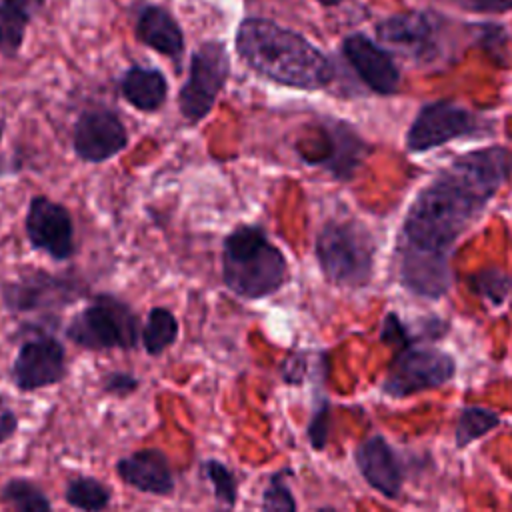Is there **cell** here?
I'll use <instances>...</instances> for the list:
<instances>
[{
  "instance_id": "6da1fadb",
  "label": "cell",
  "mask_w": 512,
  "mask_h": 512,
  "mask_svg": "<svg viewBox=\"0 0 512 512\" xmlns=\"http://www.w3.org/2000/svg\"><path fill=\"white\" fill-rule=\"evenodd\" d=\"M510 174L512 150L504 146H486L458 156L416 194L398 246L448 256Z\"/></svg>"
},
{
  "instance_id": "7a4b0ae2",
  "label": "cell",
  "mask_w": 512,
  "mask_h": 512,
  "mask_svg": "<svg viewBox=\"0 0 512 512\" xmlns=\"http://www.w3.org/2000/svg\"><path fill=\"white\" fill-rule=\"evenodd\" d=\"M234 48L248 68L282 86L320 90L334 80V66L322 50L268 18H244Z\"/></svg>"
},
{
  "instance_id": "3957f363",
  "label": "cell",
  "mask_w": 512,
  "mask_h": 512,
  "mask_svg": "<svg viewBox=\"0 0 512 512\" xmlns=\"http://www.w3.org/2000/svg\"><path fill=\"white\" fill-rule=\"evenodd\" d=\"M288 278L282 250L270 242L264 228L236 226L222 242L224 286L244 300H262L276 294Z\"/></svg>"
},
{
  "instance_id": "277c9868",
  "label": "cell",
  "mask_w": 512,
  "mask_h": 512,
  "mask_svg": "<svg viewBox=\"0 0 512 512\" xmlns=\"http://www.w3.org/2000/svg\"><path fill=\"white\" fill-rule=\"evenodd\" d=\"M324 278L340 288H362L372 280L376 242L356 218L328 220L314 244Z\"/></svg>"
},
{
  "instance_id": "5b68a950",
  "label": "cell",
  "mask_w": 512,
  "mask_h": 512,
  "mask_svg": "<svg viewBox=\"0 0 512 512\" xmlns=\"http://www.w3.org/2000/svg\"><path fill=\"white\" fill-rule=\"evenodd\" d=\"M140 332V318L126 300L114 294H96L72 316L64 336L90 352H128L140 344Z\"/></svg>"
},
{
  "instance_id": "8992f818",
  "label": "cell",
  "mask_w": 512,
  "mask_h": 512,
  "mask_svg": "<svg viewBox=\"0 0 512 512\" xmlns=\"http://www.w3.org/2000/svg\"><path fill=\"white\" fill-rule=\"evenodd\" d=\"M448 20L432 10H408L392 14L376 24L382 44L420 66H432L446 54Z\"/></svg>"
},
{
  "instance_id": "52a82bcc",
  "label": "cell",
  "mask_w": 512,
  "mask_h": 512,
  "mask_svg": "<svg viewBox=\"0 0 512 512\" xmlns=\"http://www.w3.org/2000/svg\"><path fill=\"white\" fill-rule=\"evenodd\" d=\"M230 76V56L222 40H206L190 56L188 80L178 92V110L188 124L204 120Z\"/></svg>"
},
{
  "instance_id": "ba28073f",
  "label": "cell",
  "mask_w": 512,
  "mask_h": 512,
  "mask_svg": "<svg viewBox=\"0 0 512 512\" xmlns=\"http://www.w3.org/2000/svg\"><path fill=\"white\" fill-rule=\"evenodd\" d=\"M456 374V360L432 346L400 348L380 384L388 398H408L448 384Z\"/></svg>"
},
{
  "instance_id": "9c48e42d",
  "label": "cell",
  "mask_w": 512,
  "mask_h": 512,
  "mask_svg": "<svg viewBox=\"0 0 512 512\" xmlns=\"http://www.w3.org/2000/svg\"><path fill=\"white\" fill-rule=\"evenodd\" d=\"M2 302L12 314L60 310L86 294V286L74 276L50 274L26 268L16 278L2 282Z\"/></svg>"
},
{
  "instance_id": "30bf717a",
  "label": "cell",
  "mask_w": 512,
  "mask_h": 512,
  "mask_svg": "<svg viewBox=\"0 0 512 512\" xmlns=\"http://www.w3.org/2000/svg\"><path fill=\"white\" fill-rule=\"evenodd\" d=\"M8 374L18 392L56 386L68 376L66 348L56 336L34 332L20 342Z\"/></svg>"
},
{
  "instance_id": "8fae6325",
  "label": "cell",
  "mask_w": 512,
  "mask_h": 512,
  "mask_svg": "<svg viewBox=\"0 0 512 512\" xmlns=\"http://www.w3.org/2000/svg\"><path fill=\"white\" fill-rule=\"evenodd\" d=\"M482 120L468 108L452 100H436L424 104L406 132V148L410 152H426L450 140L476 134Z\"/></svg>"
},
{
  "instance_id": "7c38bea8",
  "label": "cell",
  "mask_w": 512,
  "mask_h": 512,
  "mask_svg": "<svg viewBox=\"0 0 512 512\" xmlns=\"http://www.w3.org/2000/svg\"><path fill=\"white\" fill-rule=\"evenodd\" d=\"M128 146V132L114 110L86 108L74 122L72 148L84 162H104Z\"/></svg>"
},
{
  "instance_id": "4fadbf2b",
  "label": "cell",
  "mask_w": 512,
  "mask_h": 512,
  "mask_svg": "<svg viewBox=\"0 0 512 512\" xmlns=\"http://www.w3.org/2000/svg\"><path fill=\"white\" fill-rule=\"evenodd\" d=\"M26 236L36 250L46 252L52 260H68L74 254V224L66 206L48 196H34L24 220Z\"/></svg>"
},
{
  "instance_id": "5bb4252c",
  "label": "cell",
  "mask_w": 512,
  "mask_h": 512,
  "mask_svg": "<svg viewBox=\"0 0 512 512\" xmlns=\"http://www.w3.org/2000/svg\"><path fill=\"white\" fill-rule=\"evenodd\" d=\"M342 54L356 76L376 94H394L400 86V70L392 56L366 34L354 32L342 40Z\"/></svg>"
},
{
  "instance_id": "9a60e30c",
  "label": "cell",
  "mask_w": 512,
  "mask_h": 512,
  "mask_svg": "<svg viewBox=\"0 0 512 512\" xmlns=\"http://www.w3.org/2000/svg\"><path fill=\"white\" fill-rule=\"evenodd\" d=\"M354 464L372 490L390 500L400 496L404 484L402 462L384 436H366L354 450Z\"/></svg>"
},
{
  "instance_id": "2e32d148",
  "label": "cell",
  "mask_w": 512,
  "mask_h": 512,
  "mask_svg": "<svg viewBox=\"0 0 512 512\" xmlns=\"http://www.w3.org/2000/svg\"><path fill=\"white\" fill-rule=\"evenodd\" d=\"M114 472L126 486L142 494L172 496L176 490L172 464L166 452L160 448L146 446L118 458Z\"/></svg>"
},
{
  "instance_id": "e0dca14e",
  "label": "cell",
  "mask_w": 512,
  "mask_h": 512,
  "mask_svg": "<svg viewBox=\"0 0 512 512\" xmlns=\"http://www.w3.org/2000/svg\"><path fill=\"white\" fill-rule=\"evenodd\" d=\"M398 276L408 292L430 300L442 298L452 284L446 254H432L406 246H398Z\"/></svg>"
},
{
  "instance_id": "ac0fdd59",
  "label": "cell",
  "mask_w": 512,
  "mask_h": 512,
  "mask_svg": "<svg viewBox=\"0 0 512 512\" xmlns=\"http://www.w3.org/2000/svg\"><path fill=\"white\" fill-rule=\"evenodd\" d=\"M322 136L326 140V150L322 156L310 160L308 164L322 166L336 180L352 178L354 170L362 164L370 150L368 144L344 120H326L322 124Z\"/></svg>"
},
{
  "instance_id": "d6986e66",
  "label": "cell",
  "mask_w": 512,
  "mask_h": 512,
  "mask_svg": "<svg viewBox=\"0 0 512 512\" xmlns=\"http://www.w3.org/2000/svg\"><path fill=\"white\" fill-rule=\"evenodd\" d=\"M136 38L162 56L178 62L184 54V34L176 18L160 4H144L134 20Z\"/></svg>"
},
{
  "instance_id": "ffe728a7",
  "label": "cell",
  "mask_w": 512,
  "mask_h": 512,
  "mask_svg": "<svg viewBox=\"0 0 512 512\" xmlns=\"http://www.w3.org/2000/svg\"><path fill=\"white\" fill-rule=\"evenodd\" d=\"M122 98L142 112H154L162 108L168 98V82L158 68L130 66L118 82Z\"/></svg>"
},
{
  "instance_id": "44dd1931",
  "label": "cell",
  "mask_w": 512,
  "mask_h": 512,
  "mask_svg": "<svg viewBox=\"0 0 512 512\" xmlns=\"http://www.w3.org/2000/svg\"><path fill=\"white\" fill-rule=\"evenodd\" d=\"M64 502L80 512H106L112 502V490L96 476L76 474L66 480Z\"/></svg>"
},
{
  "instance_id": "7402d4cb",
  "label": "cell",
  "mask_w": 512,
  "mask_h": 512,
  "mask_svg": "<svg viewBox=\"0 0 512 512\" xmlns=\"http://www.w3.org/2000/svg\"><path fill=\"white\" fill-rule=\"evenodd\" d=\"M180 324L172 310L164 306H154L142 324L140 342L148 356H162L178 340Z\"/></svg>"
},
{
  "instance_id": "603a6c76",
  "label": "cell",
  "mask_w": 512,
  "mask_h": 512,
  "mask_svg": "<svg viewBox=\"0 0 512 512\" xmlns=\"http://www.w3.org/2000/svg\"><path fill=\"white\" fill-rule=\"evenodd\" d=\"M0 502L10 512H54L42 486L24 476H12L0 486Z\"/></svg>"
},
{
  "instance_id": "cb8c5ba5",
  "label": "cell",
  "mask_w": 512,
  "mask_h": 512,
  "mask_svg": "<svg viewBox=\"0 0 512 512\" xmlns=\"http://www.w3.org/2000/svg\"><path fill=\"white\" fill-rule=\"evenodd\" d=\"M200 472L212 490L218 510L234 512L240 496V484L234 470L218 458H206L200 462Z\"/></svg>"
},
{
  "instance_id": "d4e9b609",
  "label": "cell",
  "mask_w": 512,
  "mask_h": 512,
  "mask_svg": "<svg viewBox=\"0 0 512 512\" xmlns=\"http://www.w3.org/2000/svg\"><path fill=\"white\" fill-rule=\"evenodd\" d=\"M500 424V414L482 406H464L458 412L456 428H454V442L456 448H466L478 438L486 436Z\"/></svg>"
},
{
  "instance_id": "484cf974",
  "label": "cell",
  "mask_w": 512,
  "mask_h": 512,
  "mask_svg": "<svg viewBox=\"0 0 512 512\" xmlns=\"http://www.w3.org/2000/svg\"><path fill=\"white\" fill-rule=\"evenodd\" d=\"M468 286L474 294L490 302L492 306H502L512 294V278L500 268H482L468 278Z\"/></svg>"
},
{
  "instance_id": "4316f807",
  "label": "cell",
  "mask_w": 512,
  "mask_h": 512,
  "mask_svg": "<svg viewBox=\"0 0 512 512\" xmlns=\"http://www.w3.org/2000/svg\"><path fill=\"white\" fill-rule=\"evenodd\" d=\"M290 474V468H280L268 476L260 494V512H298V502L286 480Z\"/></svg>"
},
{
  "instance_id": "83f0119b",
  "label": "cell",
  "mask_w": 512,
  "mask_h": 512,
  "mask_svg": "<svg viewBox=\"0 0 512 512\" xmlns=\"http://www.w3.org/2000/svg\"><path fill=\"white\" fill-rule=\"evenodd\" d=\"M326 366L324 352H310V350H296L290 352L278 366V374L282 382L288 386H302L308 376H314L320 368Z\"/></svg>"
},
{
  "instance_id": "f1b7e54d",
  "label": "cell",
  "mask_w": 512,
  "mask_h": 512,
  "mask_svg": "<svg viewBox=\"0 0 512 512\" xmlns=\"http://www.w3.org/2000/svg\"><path fill=\"white\" fill-rule=\"evenodd\" d=\"M32 20L30 14L12 8L8 4H0V54L14 56L24 42L28 22Z\"/></svg>"
},
{
  "instance_id": "f546056e",
  "label": "cell",
  "mask_w": 512,
  "mask_h": 512,
  "mask_svg": "<svg viewBox=\"0 0 512 512\" xmlns=\"http://www.w3.org/2000/svg\"><path fill=\"white\" fill-rule=\"evenodd\" d=\"M320 384L314 390L312 412H310V418L306 424V438H308L312 450H316V452H322L326 448L328 430H330V400L324 394Z\"/></svg>"
},
{
  "instance_id": "4dcf8cb0",
  "label": "cell",
  "mask_w": 512,
  "mask_h": 512,
  "mask_svg": "<svg viewBox=\"0 0 512 512\" xmlns=\"http://www.w3.org/2000/svg\"><path fill=\"white\" fill-rule=\"evenodd\" d=\"M140 388V378L126 370H110L100 378V390L112 398H128Z\"/></svg>"
},
{
  "instance_id": "1f68e13d",
  "label": "cell",
  "mask_w": 512,
  "mask_h": 512,
  "mask_svg": "<svg viewBox=\"0 0 512 512\" xmlns=\"http://www.w3.org/2000/svg\"><path fill=\"white\" fill-rule=\"evenodd\" d=\"M476 40L482 44L484 50H488L496 58L504 56V46L508 42V36L500 26H492V24L480 26L478 34H476Z\"/></svg>"
},
{
  "instance_id": "d6a6232c",
  "label": "cell",
  "mask_w": 512,
  "mask_h": 512,
  "mask_svg": "<svg viewBox=\"0 0 512 512\" xmlns=\"http://www.w3.org/2000/svg\"><path fill=\"white\" fill-rule=\"evenodd\" d=\"M18 430V414L6 400V396L0 394V446L6 444L10 438H14Z\"/></svg>"
},
{
  "instance_id": "836d02e7",
  "label": "cell",
  "mask_w": 512,
  "mask_h": 512,
  "mask_svg": "<svg viewBox=\"0 0 512 512\" xmlns=\"http://www.w3.org/2000/svg\"><path fill=\"white\" fill-rule=\"evenodd\" d=\"M468 12H508L512 10V0H452Z\"/></svg>"
},
{
  "instance_id": "e575fe53",
  "label": "cell",
  "mask_w": 512,
  "mask_h": 512,
  "mask_svg": "<svg viewBox=\"0 0 512 512\" xmlns=\"http://www.w3.org/2000/svg\"><path fill=\"white\" fill-rule=\"evenodd\" d=\"M0 4H8L12 8H18V10L34 16L44 6V0H0Z\"/></svg>"
},
{
  "instance_id": "d590c367",
  "label": "cell",
  "mask_w": 512,
  "mask_h": 512,
  "mask_svg": "<svg viewBox=\"0 0 512 512\" xmlns=\"http://www.w3.org/2000/svg\"><path fill=\"white\" fill-rule=\"evenodd\" d=\"M316 2H320L322 6H328V8H330V6H338V4H342L344 0H316Z\"/></svg>"
},
{
  "instance_id": "8d00e7d4",
  "label": "cell",
  "mask_w": 512,
  "mask_h": 512,
  "mask_svg": "<svg viewBox=\"0 0 512 512\" xmlns=\"http://www.w3.org/2000/svg\"><path fill=\"white\" fill-rule=\"evenodd\" d=\"M316 512H338V510L332 508V506H320Z\"/></svg>"
},
{
  "instance_id": "74e56055",
  "label": "cell",
  "mask_w": 512,
  "mask_h": 512,
  "mask_svg": "<svg viewBox=\"0 0 512 512\" xmlns=\"http://www.w3.org/2000/svg\"><path fill=\"white\" fill-rule=\"evenodd\" d=\"M2 134H4V122H2V118H0V140H2Z\"/></svg>"
},
{
  "instance_id": "f35d334b",
  "label": "cell",
  "mask_w": 512,
  "mask_h": 512,
  "mask_svg": "<svg viewBox=\"0 0 512 512\" xmlns=\"http://www.w3.org/2000/svg\"><path fill=\"white\" fill-rule=\"evenodd\" d=\"M2 172H4V166H2V162H0V174H2Z\"/></svg>"
}]
</instances>
